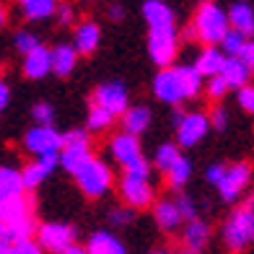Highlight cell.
<instances>
[{"label": "cell", "mask_w": 254, "mask_h": 254, "mask_svg": "<svg viewBox=\"0 0 254 254\" xmlns=\"http://www.w3.org/2000/svg\"><path fill=\"white\" fill-rule=\"evenodd\" d=\"M202 91V78L192 65H174L166 70H158L153 78V94L158 101L177 107L182 101L197 99Z\"/></svg>", "instance_id": "6da1fadb"}, {"label": "cell", "mask_w": 254, "mask_h": 254, "mask_svg": "<svg viewBox=\"0 0 254 254\" xmlns=\"http://www.w3.org/2000/svg\"><path fill=\"white\" fill-rule=\"evenodd\" d=\"M192 31H194V39H200L205 47H215L221 44L223 37L228 34V16L221 5L215 3H200V8L194 10V18H192Z\"/></svg>", "instance_id": "7a4b0ae2"}, {"label": "cell", "mask_w": 254, "mask_h": 254, "mask_svg": "<svg viewBox=\"0 0 254 254\" xmlns=\"http://www.w3.org/2000/svg\"><path fill=\"white\" fill-rule=\"evenodd\" d=\"M109 153L122 166V174H130V177H148L151 174V164L145 161L137 137L117 132L109 140Z\"/></svg>", "instance_id": "3957f363"}, {"label": "cell", "mask_w": 254, "mask_h": 254, "mask_svg": "<svg viewBox=\"0 0 254 254\" xmlns=\"http://www.w3.org/2000/svg\"><path fill=\"white\" fill-rule=\"evenodd\" d=\"M223 244L228 252H244L254 244V207L241 205L228 215L223 226Z\"/></svg>", "instance_id": "277c9868"}, {"label": "cell", "mask_w": 254, "mask_h": 254, "mask_svg": "<svg viewBox=\"0 0 254 254\" xmlns=\"http://www.w3.org/2000/svg\"><path fill=\"white\" fill-rule=\"evenodd\" d=\"M75 182H78L80 192H83L88 200H99V197H104V194L112 190L114 174H112V169L104 164L101 158L94 156V158H91L88 164L75 174Z\"/></svg>", "instance_id": "5b68a950"}, {"label": "cell", "mask_w": 254, "mask_h": 254, "mask_svg": "<svg viewBox=\"0 0 254 254\" xmlns=\"http://www.w3.org/2000/svg\"><path fill=\"white\" fill-rule=\"evenodd\" d=\"M174 127H177V145L192 148L210 132L207 114L202 112H174Z\"/></svg>", "instance_id": "8992f818"}, {"label": "cell", "mask_w": 254, "mask_h": 254, "mask_svg": "<svg viewBox=\"0 0 254 254\" xmlns=\"http://www.w3.org/2000/svg\"><path fill=\"white\" fill-rule=\"evenodd\" d=\"M120 197L125 202V207L130 210H143L156 200V190L148 177H130V174H122L120 179Z\"/></svg>", "instance_id": "52a82bcc"}, {"label": "cell", "mask_w": 254, "mask_h": 254, "mask_svg": "<svg viewBox=\"0 0 254 254\" xmlns=\"http://www.w3.org/2000/svg\"><path fill=\"white\" fill-rule=\"evenodd\" d=\"M37 244L42 252L63 254L75 247V228L70 223H42L37 226Z\"/></svg>", "instance_id": "ba28073f"}, {"label": "cell", "mask_w": 254, "mask_h": 254, "mask_svg": "<svg viewBox=\"0 0 254 254\" xmlns=\"http://www.w3.org/2000/svg\"><path fill=\"white\" fill-rule=\"evenodd\" d=\"M177 52H179L177 29H169V31H148V55H151V60L161 67V70L171 67Z\"/></svg>", "instance_id": "9c48e42d"}, {"label": "cell", "mask_w": 254, "mask_h": 254, "mask_svg": "<svg viewBox=\"0 0 254 254\" xmlns=\"http://www.w3.org/2000/svg\"><path fill=\"white\" fill-rule=\"evenodd\" d=\"M94 107L109 112L114 120L122 117V114L127 112V107H130V99H127V88L125 83H120V80H107V83H101L96 91H94Z\"/></svg>", "instance_id": "30bf717a"}, {"label": "cell", "mask_w": 254, "mask_h": 254, "mask_svg": "<svg viewBox=\"0 0 254 254\" xmlns=\"http://www.w3.org/2000/svg\"><path fill=\"white\" fill-rule=\"evenodd\" d=\"M24 148L34 156H47V153H60L63 151V132H57L55 127H39L34 125L24 135Z\"/></svg>", "instance_id": "8fae6325"}, {"label": "cell", "mask_w": 254, "mask_h": 254, "mask_svg": "<svg viewBox=\"0 0 254 254\" xmlns=\"http://www.w3.org/2000/svg\"><path fill=\"white\" fill-rule=\"evenodd\" d=\"M249 182H252V166L244 164V161H239V164L226 166L221 182H218V192H221V197L226 202H234L249 187Z\"/></svg>", "instance_id": "7c38bea8"}, {"label": "cell", "mask_w": 254, "mask_h": 254, "mask_svg": "<svg viewBox=\"0 0 254 254\" xmlns=\"http://www.w3.org/2000/svg\"><path fill=\"white\" fill-rule=\"evenodd\" d=\"M57 166H60V153H47V156H39V158L29 161V164L21 169V184H24V192L37 190Z\"/></svg>", "instance_id": "4fadbf2b"}, {"label": "cell", "mask_w": 254, "mask_h": 254, "mask_svg": "<svg viewBox=\"0 0 254 254\" xmlns=\"http://www.w3.org/2000/svg\"><path fill=\"white\" fill-rule=\"evenodd\" d=\"M143 18L148 24V31H169L177 29V16L164 0H145L143 3Z\"/></svg>", "instance_id": "5bb4252c"}, {"label": "cell", "mask_w": 254, "mask_h": 254, "mask_svg": "<svg viewBox=\"0 0 254 254\" xmlns=\"http://www.w3.org/2000/svg\"><path fill=\"white\" fill-rule=\"evenodd\" d=\"M26 218H34V200L29 194H18V197H10L0 202V226H16Z\"/></svg>", "instance_id": "9a60e30c"}, {"label": "cell", "mask_w": 254, "mask_h": 254, "mask_svg": "<svg viewBox=\"0 0 254 254\" xmlns=\"http://www.w3.org/2000/svg\"><path fill=\"white\" fill-rule=\"evenodd\" d=\"M226 16H228L231 31L241 34L244 39H254V8L249 3H234Z\"/></svg>", "instance_id": "2e32d148"}, {"label": "cell", "mask_w": 254, "mask_h": 254, "mask_svg": "<svg viewBox=\"0 0 254 254\" xmlns=\"http://www.w3.org/2000/svg\"><path fill=\"white\" fill-rule=\"evenodd\" d=\"M101 42V29L96 21H80V24L75 26V37H73V50L78 55H91L96 52Z\"/></svg>", "instance_id": "e0dca14e"}, {"label": "cell", "mask_w": 254, "mask_h": 254, "mask_svg": "<svg viewBox=\"0 0 254 254\" xmlns=\"http://www.w3.org/2000/svg\"><path fill=\"white\" fill-rule=\"evenodd\" d=\"M21 70H24L26 78L31 80H39L44 75L52 73V60H50V50L44 47V44H39L34 52H29L24 57V65H21Z\"/></svg>", "instance_id": "ac0fdd59"}, {"label": "cell", "mask_w": 254, "mask_h": 254, "mask_svg": "<svg viewBox=\"0 0 254 254\" xmlns=\"http://www.w3.org/2000/svg\"><path fill=\"white\" fill-rule=\"evenodd\" d=\"M120 120H122V132L137 137L148 130V125H151V109L143 107V104H135V107H127V112Z\"/></svg>", "instance_id": "d6986e66"}, {"label": "cell", "mask_w": 254, "mask_h": 254, "mask_svg": "<svg viewBox=\"0 0 254 254\" xmlns=\"http://www.w3.org/2000/svg\"><path fill=\"white\" fill-rule=\"evenodd\" d=\"M182 241H184V249L187 252L197 254L200 249L207 247V241H210V226H207L205 221H200V218H194V221H190L187 226H184Z\"/></svg>", "instance_id": "ffe728a7"}, {"label": "cell", "mask_w": 254, "mask_h": 254, "mask_svg": "<svg viewBox=\"0 0 254 254\" xmlns=\"http://www.w3.org/2000/svg\"><path fill=\"white\" fill-rule=\"evenodd\" d=\"M91 158H94L91 145H63V151H60V166L67 171V174L75 177Z\"/></svg>", "instance_id": "44dd1931"}, {"label": "cell", "mask_w": 254, "mask_h": 254, "mask_svg": "<svg viewBox=\"0 0 254 254\" xmlns=\"http://www.w3.org/2000/svg\"><path fill=\"white\" fill-rule=\"evenodd\" d=\"M223 63H226V55H223L221 50L205 47V50L200 52V57H197V63H194L192 67L197 70L200 78H207V80H210V78H215V75H221Z\"/></svg>", "instance_id": "7402d4cb"}, {"label": "cell", "mask_w": 254, "mask_h": 254, "mask_svg": "<svg viewBox=\"0 0 254 254\" xmlns=\"http://www.w3.org/2000/svg\"><path fill=\"white\" fill-rule=\"evenodd\" d=\"M50 60H52V73L65 78L75 70L78 52L73 50V44H57V47L50 50Z\"/></svg>", "instance_id": "603a6c76"}, {"label": "cell", "mask_w": 254, "mask_h": 254, "mask_svg": "<svg viewBox=\"0 0 254 254\" xmlns=\"http://www.w3.org/2000/svg\"><path fill=\"white\" fill-rule=\"evenodd\" d=\"M86 252L88 254H127L125 244L117 236H112L109 231H96V234H91L88 244H86Z\"/></svg>", "instance_id": "cb8c5ba5"}, {"label": "cell", "mask_w": 254, "mask_h": 254, "mask_svg": "<svg viewBox=\"0 0 254 254\" xmlns=\"http://www.w3.org/2000/svg\"><path fill=\"white\" fill-rule=\"evenodd\" d=\"M153 218H156V223L164 228V231H177L179 226H182V215H179V210H177V205H174V200H158L156 205H153Z\"/></svg>", "instance_id": "d4e9b609"}, {"label": "cell", "mask_w": 254, "mask_h": 254, "mask_svg": "<svg viewBox=\"0 0 254 254\" xmlns=\"http://www.w3.org/2000/svg\"><path fill=\"white\" fill-rule=\"evenodd\" d=\"M24 194V184H21V169L16 166H0V202Z\"/></svg>", "instance_id": "484cf974"}, {"label": "cell", "mask_w": 254, "mask_h": 254, "mask_svg": "<svg viewBox=\"0 0 254 254\" xmlns=\"http://www.w3.org/2000/svg\"><path fill=\"white\" fill-rule=\"evenodd\" d=\"M249 75H252V73L236 60V57H226L221 78L226 80L228 88H244V86H249Z\"/></svg>", "instance_id": "4316f807"}, {"label": "cell", "mask_w": 254, "mask_h": 254, "mask_svg": "<svg viewBox=\"0 0 254 254\" xmlns=\"http://www.w3.org/2000/svg\"><path fill=\"white\" fill-rule=\"evenodd\" d=\"M18 8H21V16L29 18V21H44V18L57 13L55 0H24Z\"/></svg>", "instance_id": "83f0119b"}, {"label": "cell", "mask_w": 254, "mask_h": 254, "mask_svg": "<svg viewBox=\"0 0 254 254\" xmlns=\"http://www.w3.org/2000/svg\"><path fill=\"white\" fill-rule=\"evenodd\" d=\"M164 177H166V187H169V190H182L184 184L190 182V177H192V164H190V158L179 156V161L166 171Z\"/></svg>", "instance_id": "f1b7e54d"}, {"label": "cell", "mask_w": 254, "mask_h": 254, "mask_svg": "<svg viewBox=\"0 0 254 254\" xmlns=\"http://www.w3.org/2000/svg\"><path fill=\"white\" fill-rule=\"evenodd\" d=\"M179 156H182V153H179V145H177V143H164V145H158L156 158H153V161H156V169H161V171L166 174V171L179 161Z\"/></svg>", "instance_id": "f546056e"}, {"label": "cell", "mask_w": 254, "mask_h": 254, "mask_svg": "<svg viewBox=\"0 0 254 254\" xmlns=\"http://www.w3.org/2000/svg\"><path fill=\"white\" fill-rule=\"evenodd\" d=\"M112 122H114V117H112L109 112H104V109H99V107L91 104V109H88V130L91 132L107 130V127H112Z\"/></svg>", "instance_id": "4dcf8cb0"}, {"label": "cell", "mask_w": 254, "mask_h": 254, "mask_svg": "<svg viewBox=\"0 0 254 254\" xmlns=\"http://www.w3.org/2000/svg\"><path fill=\"white\" fill-rule=\"evenodd\" d=\"M31 117H34V125H39V127H52V120H55V109H52V104H47V101L34 104Z\"/></svg>", "instance_id": "1f68e13d"}, {"label": "cell", "mask_w": 254, "mask_h": 254, "mask_svg": "<svg viewBox=\"0 0 254 254\" xmlns=\"http://www.w3.org/2000/svg\"><path fill=\"white\" fill-rule=\"evenodd\" d=\"M39 37H37V34H31V31H18L16 34V39H13V47L21 52V55H29V52H34V50H37L39 47Z\"/></svg>", "instance_id": "d6a6232c"}, {"label": "cell", "mask_w": 254, "mask_h": 254, "mask_svg": "<svg viewBox=\"0 0 254 254\" xmlns=\"http://www.w3.org/2000/svg\"><path fill=\"white\" fill-rule=\"evenodd\" d=\"M244 37H241V34H236V31H231L228 29V34H226V37H223V42H221V52L226 55V57H236L239 52H241V47H244Z\"/></svg>", "instance_id": "836d02e7"}, {"label": "cell", "mask_w": 254, "mask_h": 254, "mask_svg": "<svg viewBox=\"0 0 254 254\" xmlns=\"http://www.w3.org/2000/svg\"><path fill=\"white\" fill-rule=\"evenodd\" d=\"M174 205H177V210H179V215H182V221H194L197 218V207H194V202L187 197V194H177L174 197Z\"/></svg>", "instance_id": "e575fe53"}, {"label": "cell", "mask_w": 254, "mask_h": 254, "mask_svg": "<svg viewBox=\"0 0 254 254\" xmlns=\"http://www.w3.org/2000/svg\"><path fill=\"white\" fill-rule=\"evenodd\" d=\"M207 122H210V127L215 132H223L228 127V112L223 107H213V112L207 114Z\"/></svg>", "instance_id": "d590c367"}, {"label": "cell", "mask_w": 254, "mask_h": 254, "mask_svg": "<svg viewBox=\"0 0 254 254\" xmlns=\"http://www.w3.org/2000/svg\"><path fill=\"white\" fill-rule=\"evenodd\" d=\"M205 91H207V96H210V101H218V99H223V96H226L228 86H226V80H223L221 75H215V78L207 80Z\"/></svg>", "instance_id": "8d00e7d4"}, {"label": "cell", "mask_w": 254, "mask_h": 254, "mask_svg": "<svg viewBox=\"0 0 254 254\" xmlns=\"http://www.w3.org/2000/svg\"><path fill=\"white\" fill-rule=\"evenodd\" d=\"M132 218H135V215H132L130 207H114V210L109 213V223L117 226V228H122V226H130Z\"/></svg>", "instance_id": "74e56055"}, {"label": "cell", "mask_w": 254, "mask_h": 254, "mask_svg": "<svg viewBox=\"0 0 254 254\" xmlns=\"http://www.w3.org/2000/svg\"><path fill=\"white\" fill-rule=\"evenodd\" d=\"M63 145H91V135H88V130L63 132Z\"/></svg>", "instance_id": "f35d334b"}, {"label": "cell", "mask_w": 254, "mask_h": 254, "mask_svg": "<svg viewBox=\"0 0 254 254\" xmlns=\"http://www.w3.org/2000/svg\"><path fill=\"white\" fill-rule=\"evenodd\" d=\"M236 60L247 67L249 73H254V39H247L244 47H241V52L236 55Z\"/></svg>", "instance_id": "ab89813d"}, {"label": "cell", "mask_w": 254, "mask_h": 254, "mask_svg": "<svg viewBox=\"0 0 254 254\" xmlns=\"http://www.w3.org/2000/svg\"><path fill=\"white\" fill-rule=\"evenodd\" d=\"M239 107L247 114H254V83L239 88Z\"/></svg>", "instance_id": "60d3db41"}, {"label": "cell", "mask_w": 254, "mask_h": 254, "mask_svg": "<svg viewBox=\"0 0 254 254\" xmlns=\"http://www.w3.org/2000/svg\"><path fill=\"white\" fill-rule=\"evenodd\" d=\"M10 254H44V252L37 244V239H26V241H18V244L10 247Z\"/></svg>", "instance_id": "b9f144b4"}, {"label": "cell", "mask_w": 254, "mask_h": 254, "mask_svg": "<svg viewBox=\"0 0 254 254\" xmlns=\"http://www.w3.org/2000/svg\"><path fill=\"white\" fill-rule=\"evenodd\" d=\"M57 21H60L63 26H70L73 24V8H67V5H57Z\"/></svg>", "instance_id": "7bdbcfd3"}, {"label": "cell", "mask_w": 254, "mask_h": 254, "mask_svg": "<svg viewBox=\"0 0 254 254\" xmlns=\"http://www.w3.org/2000/svg\"><path fill=\"white\" fill-rule=\"evenodd\" d=\"M223 171H226V166H223V164H213L210 169H207V182H210V184H215V187H218V182H221Z\"/></svg>", "instance_id": "ee69618b"}, {"label": "cell", "mask_w": 254, "mask_h": 254, "mask_svg": "<svg viewBox=\"0 0 254 254\" xmlns=\"http://www.w3.org/2000/svg\"><path fill=\"white\" fill-rule=\"evenodd\" d=\"M8 101H10V88H8L5 80H0V112L8 107Z\"/></svg>", "instance_id": "f6af8a7d"}, {"label": "cell", "mask_w": 254, "mask_h": 254, "mask_svg": "<svg viewBox=\"0 0 254 254\" xmlns=\"http://www.w3.org/2000/svg\"><path fill=\"white\" fill-rule=\"evenodd\" d=\"M122 16H125V8H122V5H117V3H114V5L109 8V18H112V21H120Z\"/></svg>", "instance_id": "bcb514c9"}, {"label": "cell", "mask_w": 254, "mask_h": 254, "mask_svg": "<svg viewBox=\"0 0 254 254\" xmlns=\"http://www.w3.org/2000/svg\"><path fill=\"white\" fill-rule=\"evenodd\" d=\"M63 254H88V252H86V247H78V244H75V247H70V249L63 252Z\"/></svg>", "instance_id": "7dc6e473"}, {"label": "cell", "mask_w": 254, "mask_h": 254, "mask_svg": "<svg viewBox=\"0 0 254 254\" xmlns=\"http://www.w3.org/2000/svg\"><path fill=\"white\" fill-rule=\"evenodd\" d=\"M5 21H8V13H5V8L0 5V26H5Z\"/></svg>", "instance_id": "c3c4849f"}, {"label": "cell", "mask_w": 254, "mask_h": 254, "mask_svg": "<svg viewBox=\"0 0 254 254\" xmlns=\"http://www.w3.org/2000/svg\"><path fill=\"white\" fill-rule=\"evenodd\" d=\"M249 207H254V194H252V197H249V202H247Z\"/></svg>", "instance_id": "681fc988"}, {"label": "cell", "mask_w": 254, "mask_h": 254, "mask_svg": "<svg viewBox=\"0 0 254 254\" xmlns=\"http://www.w3.org/2000/svg\"><path fill=\"white\" fill-rule=\"evenodd\" d=\"M177 254H192V252H187V249H182V252H177Z\"/></svg>", "instance_id": "f907efd6"}, {"label": "cell", "mask_w": 254, "mask_h": 254, "mask_svg": "<svg viewBox=\"0 0 254 254\" xmlns=\"http://www.w3.org/2000/svg\"><path fill=\"white\" fill-rule=\"evenodd\" d=\"M153 254H169V252H164V249H158V252H153Z\"/></svg>", "instance_id": "816d5d0a"}]
</instances>
